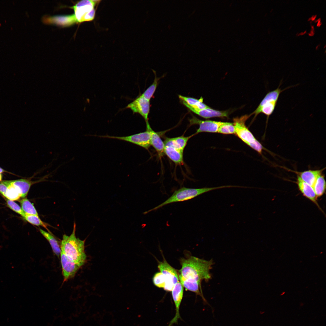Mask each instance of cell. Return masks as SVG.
<instances>
[{
    "instance_id": "obj_33",
    "label": "cell",
    "mask_w": 326,
    "mask_h": 326,
    "mask_svg": "<svg viewBox=\"0 0 326 326\" xmlns=\"http://www.w3.org/2000/svg\"><path fill=\"white\" fill-rule=\"evenodd\" d=\"M314 21L315 23L317 22L316 26L318 27H320L322 24V22H321V19L320 18L315 19Z\"/></svg>"
},
{
    "instance_id": "obj_29",
    "label": "cell",
    "mask_w": 326,
    "mask_h": 326,
    "mask_svg": "<svg viewBox=\"0 0 326 326\" xmlns=\"http://www.w3.org/2000/svg\"><path fill=\"white\" fill-rule=\"evenodd\" d=\"M152 280L154 284L156 286L159 288H164L166 278L161 272L156 273L154 276Z\"/></svg>"
},
{
    "instance_id": "obj_18",
    "label": "cell",
    "mask_w": 326,
    "mask_h": 326,
    "mask_svg": "<svg viewBox=\"0 0 326 326\" xmlns=\"http://www.w3.org/2000/svg\"><path fill=\"white\" fill-rule=\"evenodd\" d=\"M183 152L172 146L165 145V154L176 164H183Z\"/></svg>"
},
{
    "instance_id": "obj_32",
    "label": "cell",
    "mask_w": 326,
    "mask_h": 326,
    "mask_svg": "<svg viewBox=\"0 0 326 326\" xmlns=\"http://www.w3.org/2000/svg\"><path fill=\"white\" fill-rule=\"evenodd\" d=\"M311 29L310 32L308 33V35L310 36H314L315 34V28L314 27L313 25H311Z\"/></svg>"
},
{
    "instance_id": "obj_3",
    "label": "cell",
    "mask_w": 326,
    "mask_h": 326,
    "mask_svg": "<svg viewBox=\"0 0 326 326\" xmlns=\"http://www.w3.org/2000/svg\"><path fill=\"white\" fill-rule=\"evenodd\" d=\"M233 187V185L223 186L210 187H205L199 188H188L183 187L175 190L172 195L165 201L153 208L144 212L143 214H146L170 203L184 201L192 199L200 195L212 190Z\"/></svg>"
},
{
    "instance_id": "obj_36",
    "label": "cell",
    "mask_w": 326,
    "mask_h": 326,
    "mask_svg": "<svg viewBox=\"0 0 326 326\" xmlns=\"http://www.w3.org/2000/svg\"><path fill=\"white\" fill-rule=\"evenodd\" d=\"M5 171L0 167V173H2Z\"/></svg>"
},
{
    "instance_id": "obj_7",
    "label": "cell",
    "mask_w": 326,
    "mask_h": 326,
    "mask_svg": "<svg viewBox=\"0 0 326 326\" xmlns=\"http://www.w3.org/2000/svg\"><path fill=\"white\" fill-rule=\"evenodd\" d=\"M146 129L145 131L125 136H111L108 135L98 136L103 138L117 139L128 142L142 147L148 149L151 145V127L149 123L146 122Z\"/></svg>"
},
{
    "instance_id": "obj_27",
    "label": "cell",
    "mask_w": 326,
    "mask_h": 326,
    "mask_svg": "<svg viewBox=\"0 0 326 326\" xmlns=\"http://www.w3.org/2000/svg\"><path fill=\"white\" fill-rule=\"evenodd\" d=\"M159 78L155 77L153 83L141 95L147 100L150 101L157 87L158 81Z\"/></svg>"
},
{
    "instance_id": "obj_19",
    "label": "cell",
    "mask_w": 326,
    "mask_h": 326,
    "mask_svg": "<svg viewBox=\"0 0 326 326\" xmlns=\"http://www.w3.org/2000/svg\"><path fill=\"white\" fill-rule=\"evenodd\" d=\"M323 169L308 170L297 173V175L304 181L313 187L318 177L322 174Z\"/></svg>"
},
{
    "instance_id": "obj_22",
    "label": "cell",
    "mask_w": 326,
    "mask_h": 326,
    "mask_svg": "<svg viewBox=\"0 0 326 326\" xmlns=\"http://www.w3.org/2000/svg\"><path fill=\"white\" fill-rule=\"evenodd\" d=\"M39 230L41 234L49 242L53 253L59 257L60 256L61 249L60 245L58 241L51 233L41 229H40Z\"/></svg>"
},
{
    "instance_id": "obj_23",
    "label": "cell",
    "mask_w": 326,
    "mask_h": 326,
    "mask_svg": "<svg viewBox=\"0 0 326 326\" xmlns=\"http://www.w3.org/2000/svg\"><path fill=\"white\" fill-rule=\"evenodd\" d=\"M5 197L7 199L13 201L18 200L21 197V194L18 188L11 183V181H10Z\"/></svg>"
},
{
    "instance_id": "obj_8",
    "label": "cell",
    "mask_w": 326,
    "mask_h": 326,
    "mask_svg": "<svg viewBox=\"0 0 326 326\" xmlns=\"http://www.w3.org/2000/svg\"><path fill=\"white\" fill-rule=\"evenodd\" d=\"M60 256L64 282L73 277L81 267L70 259L61 250Z\"/></svg>"
},
{
    "instance_id": "obj_9",
    "label": "cell",
    "mask_w": 326,
    "mask_h": 326,
    "mask_svg": "<svg viewBox=\"0 0 326 326\" xmlns=\"http://www.w3.org/2000/svg\"><path fill=\"white\" fill-rule=\"evenodd\" d=\"M150 108V101L141 95L128 104L126 108L130 109L134 113L139 114L145 120L148 122V116Z\"/></svg>"
},
{
    "instance_id": "obj_30",
    "label": "cell",
    "mask_w": 326,
    "mask_h": 326,
    "mask_svg": "<svg viewBox=\"0 0 326 326\" xmlns=\"http://www.w3.org/2000/svg\"><path fill=\"white\" fill-rule=\"evenodd\" d=\"M7 204L8 206L16 213L24 217L25 215L22 210L21 207L13 201L7 199L6 200Z\"/></svg>"
},
{
    "instance_id": "obj_26",
    "label": "cell",
    "mask_w": 326,
    "mask_h": 326,
    "mask_svg": "<svg viewBox=\"0 0 326 326\" xmlns=\"http://www.w3.org/2000/svg\"><path fill=\"white\" fill-rule=\"evenodd\" d=\"M23 218L27 222L32 225L43 227L48 231L49 232L51 233L47 228L48 226H50V225L42 221L38 216L25 214Z\"/></svg>"
},
{
    "instance_id": "obj_34",
    "label": "cell",
    "mask_w": 326,
    "mask_h": 326,
    "mask_svg": "<svg viewBox=\"0 0 326 326\" xmlns=\"http://www.w3.org/2000/svg\"><path fill=\"white\" fill-rule=\"evenodd\" d=\"M316 17L317 15H313L308 19V21H314L316 19Z\"/></svg>"
},
{
    "instance_id": "obj_14",
    "label": "cell",
    "mask_w": 326,
    "mask_h": 326,
    "mask_svg": "<svg viewBox=\"0 0 326 326\" xmlns=\"http://www.w3.org/2000/svg\"><path fill=\"white\" fill-rule=\"evenodd\" d=\"M179 280L183 287L189 291L193 292L201 296L204 301L207 302L202 292L201 283L193 279H186L178 274Z\"/></svg>"
},
{
    "instance_id": "obj_13",
    "label": "cell",
    "mask_w": 326,
    "mask_h": 326,
    "mask_svg": "<svg viewBox=\"0 0 326 326\" xmlns=\"http://www.w3.org/2000/svg\"><path fill=\"white\" fill-rule=\"evenodd\" d=\"M296 184L299 191L302 194L314 203L319 209L321 210L317 200V198L312 187L303 181L297 175Z\"/></svg>"
},
{
    "instance_id": "obj_2",
    "label": "cell",
    "mask_w": 326,
    "mask_h": 326,
    "mask_svg": "<svg viewBox=\"0 0 326 326\" xmlns=\"http://www.w3.org/2000/svg\"><path fill=\"white\" fill-rule=\"evenodd\" d=\"M76 225L74 223L73 231L68 236L64 234L60 243L61 250L71 260L82 267L85 263L87 256L85 252L86 240L77 238L75 235Z\"/></svg>"
},
{
    "instance_id": "obj_5",
    "label": "cell",
    "mask_w": 326,
    "mask_h": 326,
    "mask_svg": "<svg viewBox=\"0 0 326 326\" xmlns=\"http://www.w3.org/2000/svg\"><path fill=\"white\" fill-rule=\"evenodd\" d=\"M100 1L85 0L79 1L72 8L77 22L81 23L93 20L94 18L95 7Z\"/></svg>"
},
{
    "instance_id": "obj_16",
    "label": "cell",
    "mask_w": 326,
    "mask_h": 326,
    "mask_svg": "<svg viewBox=\"0 0 326 326\" xmlns=\"http://www.w3.org/2000/svg\"><path fill=\"white\" fill-rule=\"evenodd\" d=\"M189 110L196 114L206 119L213 117H228L229 113L227 111L216 110L210 107L200 110Z\"/></svg>"
},
{
    "instance_id": "obj_39",
    "label": "cell",
    "mask_w": 326,
    "mask_h": 326,
    "mask_svg": "<svg viewBox=\"0 0 326 326\" xmlns=\"http://www.w3.org/2000/svg\"><path fill=\"white\" fill-rule=\"evenodd\" d=\"M325 47H326V45H325L324 47V48H325Z\"/></svg>"
},
{
    "instance_id": "obj_38",
    "label": "cell",
    "mask_w": 326,
    "mask_h": 326,
    "mask_svg": "<svg viewBox=\"0 0 326 326\" xmlns=\"http://www.w3.org/2000/svg\"><path fill=\"white\" fill-rule=\"evenodd\" d=\"M2 173H0V181H2Z\"/></svg>"
},
{
    "instance_id": "obj_10",
    "label": "cell",
    "mask_w": 326,
    "mask_h": 326,
    "mask_svg": "<svg viewBox=\"0 0 326 326\" xmlns=\"http://www.w3.org/2000/svg\"><path fill=\"white\" fill-rule=\"evenodd\" d=\"M190 125L198 124L199 128L195 133L196 135L202 132L218 133V128L224 122L210 120H202L194 116L189 120Z\"/></svg>"
},
{
    "instance_id": "obj_12",
    "label": "cell",
    "mask_w": 326,
    "mask_h": 326,
    "mask_svg": "<svg viewBox=\"0 0 326 326\" xmlns=\"http://www.w3.org/2000/svg\"><path fill=\"white\" fill-rule=\"evenodd\" d=\"M158 268L165 276L166 280L172 281L175 284L179 282L178 274L176 270L171 266L165 259L162 262H159Z\"/></svg>"
},
{
    "instance_id": "obj_37",
    "label": "cell",
    "mask_w": 326,
    "mask_h": 326,
    "mask_svg": "<svg viewBox=\"0 0 326 326\" xmlns=\"http://www.w3.org/2000/svg\"><path fill=\"white\" fill-rule=\"evenodd\" d=\"M320 45H321L320 43L318 44V45L315 47L316 50H318L319 48V47H320Z\"/></svg>"
},
{
    "instance_id": "obj_35",
    "label": "cell",
    "mask_w": 326,
    "mask_h": 326,
    "mask_svg": "<svg viewBox=\"0 0 326 326\" xmlns=\"http://www.w3.org/2000/svg\"><path fill=\"white\" fill-rule=\"evenodd\" d=\"M306 32H307L306 30H305V31H304V32H301L300 33H298L296 35L297 36H300V35H303L305 34L306 33Z\"/></svg>"
},
{
    "instance_id": "obj_20",
    "label": "cell",
    "mask_w": 326,
    "mask_h": 326,
    "mask_svg": "<svg viewBox=\"0 0 326 326\" xmlns=\"http://www.w3.org/2000/svg\"><path fill=\"white\" fill-rule=\"evenodd\" d=\"M193 135L189 136H181L177 137L169 138L166 137L164 142L165 145H169L184 151L188 140Z\"/></svg>"
},
{
    "instance_id": "obj_4",
    "label": "cell",
    "mask_w": 326,
    "mask_h": 326,
    "mask_svg": "<svg viewBox=\"0 0 326 326\" xmlns=\"http://www.w3.org/2000/svg\"><path fill=\"white\" fill-rule=\"evenodd\" d=\"M281 83V81L276 89L268 92L266 94L257 109L251 114H254V118L259 114L262 113L267 116V121H268L270 116L273 113L275 110L281 93L292 86L288 87L282 90L280 88Z\"/></svg>"
},
{
    "instance_id": "obj_6",
    "label": "cell",
    "mask_w": 326,
    "mask_h": 326,
    "mask_svg": "<svg viewBox=\"0 0 326 326\" xmlns=\"http://www.w3.org/2000/svg\"><path fill=\"white\" fill-rule=\"evenodd\" d=\"M250 116L247 115L233 119V123L235 133L245 143L253 149L259 141L249 130L245 125L246 120Z\"/></svg>"
},
{
    "instance_id": "obj_15",
    "label": "cell",
    "mask_w": 326,
    "mask_h": 326,
    "mask_svg": "<svg viewBox=\"0 0 326 326\" xmlns=\"http://www.w3.org/2000/svg\"><path fill=\"white\" fill-rule=\"evenodd\" d=\"M44 20L47 23L63 26H69L77 22L74 15L49 17H46Z\"/></svg>"
},
{
    "instance_id": "obj_1",
    "label": "cell",
    "mask_w": 326,
    "mask_h": 326,
    "mask_svg": "<svg viewBox=\"0 0 326 326\" xmlns=\"http://www.w3.org/2000/svg\"><path fill=\"white\" fill-rule=\"evenodd\" d=\"M181 265L179 274L186 279H193L201 283L212 278L210 272L214 264L213 260H206L190 256L180 260Z\"/></svg>"
},
{
    "instance_id": "obj_21",
    "label": "cell",
    "mask_w": 326,
    "mask_h": 326,
    "mask_svg": "<svg viewBox=\"0 0 326 326\" xmlns=\"http://www.w3.org/2000/svg\"><path fill=\"white\" fill-rule=\"evenodd\" d=\"M150 131L151 145L155 149L159 157H161L165 154L164 142L162 141L158 133L155 132L152 128L150 129Z\"/></svg>"
},
{
    "instance_id": "obj_28",
    "label": "cell",
    "mask_w": 326,
    "mask_h": 326,
    "mask_svg": "<svg viewBox=\"0 0 326 326\" xmlns=\"http://www.w3.org/2000/svg\"><path fill=\"white\" fill-rule=\"evenodd\" d=\"M218 133L224 134H235V127L233 123L224 122L219 127Z\"/></svg>"
},
{
    "instance_id": "obj_17",
    "label": "cell",
    "mask_w": 326,
    "mask_h": 326,
    "mask_svg": "<svg viewBox=\"0 0 326 326\" xmlns=\"http://www.w3.org/2000/svg\"><path fill=\"white\" fill-rule=\"evenodd\" d=\"M179 98L182 104L189 109H202L209 107L203 102V98L199 99L179 95Z\"/></svg>"
},
{
    "instance_id": "obj_31",
    "label": "cell",
    "mask_w": 326,
    "mask_h": 326,
    "mask_svg": "<svg viewBox=\"0 0 326 326\" xmlns=\"http://www.w3.org/2000/svg\"><path fill=\"white\" fill-rule=\"evenodd\" d=\"M10 183V181H4L0 183V193L4 197Z\"/></svg>"
},
{
    "instance_id": "obj_11",
    "label": "cell",
    "mask_w": 326,
    "mask_h": 326,
    "mask_svg": "<svg viewBox=\"0 0 326 326\" xmlns=\"http://www.w3.org/2000/svg\"><path fill=\"white\" fill-rule=\"evenodd\" d=\"M172 295L176 308V313L174 318L169 323L168 326H172L174 324L177 323L178 320L181 318L179 308L184 293V287L179 281L175 284L171 291Z\"/></svg>"
},
{
    "instance_id": "obj_25",
    "label": "cell",
    "mask_w": 326,
    "mask_h": 326,
    "mask_svg": "<svg viewBox=\"0 0 326 326\" xmlns=\"http://www.w3.org/2000/svg\"><path fill=\"white\" fill-rule=\"evenodd\" d=\"M21 208L24 213L27 214L38 216V213L34 205L27 198H23L20 201Z\"/></svg>"
},
{
    "instance_id": "obj_24",
    "label": "cell",
    "mask_w": 326,
    "mask_h": 326,
    "mask_svg": "<svg viewBox=\"0 0 326 326\" xmlns=\"http://www.w3.org/2000/svg\"><path fill=\"white\" fill-rule=\"evenodd\" d=\"M313 187L317 197L324 194L325 191L326 182L323 175L321 174L318 177Z\"/></svg>"
}]
</instances>
